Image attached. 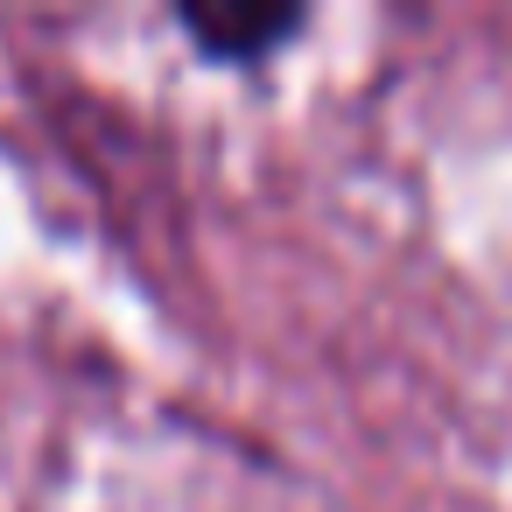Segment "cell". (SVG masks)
Wrapping results in <instances>:
<instances>
[{
    "instance_id": "1",
    "label": "cell",
    "mask_w": 512,
    "mask_h": 512,
    "mask_svg": "<svg viewBox=\"0 0 512 512\" xmlns=\"http://www.w3.org/2000/svg\"><path fill=\"white\" fill-rule=\"evenodd\" d=\"M309 15L295 0H183L176 29L211 57V64H260L267 50H281Z\"/></svg>"
}]
</instances>
